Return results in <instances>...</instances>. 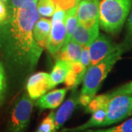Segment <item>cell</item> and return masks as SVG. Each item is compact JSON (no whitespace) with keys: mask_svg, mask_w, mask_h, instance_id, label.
Here are the masks:
<instances>
[{"mask_svg":"<svg viewBox=\"0 0 132 132\" xmlns=\"http://www.w3.org/2000/svg\"><path fill=\"white\" fill-rule=\"evenodd\" d=\"M7 10V18L0 24V54L10 77L19 81L35 69L43 52L33 35L40 14L37 2Z\"/></svg>","mask_w":132,"mask_h":132,"instance_id":"obj_1","label":"cell"},{"mask_svg":"<svg viewBox=\"0 0 132 132\" xmlns=\"http://www.w3.org/2000/svg\"><path fill=\"white\" fill-rule=\"evenodd\" d=\"M132 6V0H101L99 5V26L109 34L123 28Z\"/></svg>","mask_w":132,"mask_h":132,"instance_id":"obj_2","label":"cell"},{"mask_svg":"<svg viewBox=\"0 0 132 132\" xmlns=\"http://www.w3.org/2000/svg\"><path fill=\"white\" fill-rule=\"evenodd\" d=\"M124 49L121 46L95 65L90 66L83 79V87L80 95L93 99L95 96L103 81L106 78L114 64L121 58Z\"/></svg>","mask_w":132,"mask_h":132,"instance_id":"obj_3","label":"cell"},{"mask_svg":"<svg viewBox=\"0 0 132 132\" xmlns=\"http://www.w3.org/2000/svg\"><path fill=\"white\" fill-rule=\"evenodd\" d=\"M32 108V100L27 93H24L12 109L7 125L8 132L26 131Z\"/></svg>","mask_w":132,"mask_h":132,"instance_id":"obj_4","label":"cell"},{"mask_svg":"<svg viewBox=\"0 0 132 132\" xmlns=\"http://www.w3.org/2000/svg\"><path fill=\"white\" fill-rule=\"evenodd\" d=\"M132 114L131 95H118L112 97L106 109V119L101 127L119 123Z\"/></svg>","mask_w":132,"mask_h":132,"instance_id":"obj_5","label":"cell"},{"mask_svg":"<svg viewBox=\"0 0 132 132\" xmlns=\"http://www.w3.org/2000/svg\"><path fill=\"white\" fill-rule=\"evenodd\" d=\"M99 0H81L77 7L79 24L99 35Z\"/></svg>","mask_w":132,"mask_h":132,"instance_id":"obj_6","label":"cell"},{"mask_svg":"<svg viewBox=\"0 0 132 132\" xmlns=\"http://www.w3.org/2000/svg\"><path fill=\"white\" fill-rule=\"evenodd\" d=\"M121 46V44H116L112 39L103 33L99 35L93 40L89 46L90 56V66L95 65L109 54L118 50Z\"/></svg>","mask_w":132,"mask_h":132,"instance_id":"obj_7","label":"cell"},{"mask_svg":"<svg viewBox=\"0 0 132 132\" xmlns=\"http://www.w3.org/2000/svg\"><path fill=\"white\" fill-rule=\"evenodd\" d=\"M52 89L50 74L39 72L31 76L27 84V90L29 96L32 100H37Z\"/></svg>","mask_w":132,"mask_h":132,"instance_id":"obj_8","label":"cell"},{"mask_svg":"<svg viewBox=\"0 0 132 132\" xmlns=\"http://www.w3.org/2000/svg\"><path fill=\"white\" fill-rule=\"evenodd\" d=\"M65 21L52 22L51 32L47 43V49L52 56H57L65 40Z\"/></svg>","mask_w":132,"mask_h":132,"instance_id":"obj_9","label":"cell"},{"mask_svg":"<svg viewBox=\"0 0 132 132\" xmlns=\"http://www.w3.org/2000/svg\"><path fill=\"white\" fill-rule=\"evenodd\" d=\"M67 91L68 88H62L44 94L37 100L35 102V106L40 110L57 108L62 103Z\"/></svg>","mask_w":132,"mask_h":132,"instance_id":"obj_10","label":"cell"},{"mask_svg":"<svg viewBox=\"0 0 132 132\" xmlns=\"http://www.w3.org/2000/svg\"><path fill=\"white\" fill-rule=\"evenodd\" d=\"M52 29V21L40 18L36 21L33 29V35L38 45L43 48L47 47L48 40Z\"/></svg>","mask_w":132,"mask_h":132,"instance_id":"obj_11","label":"cell"},{"mask_svg":"<svg viewBox=\"0 0 132 132\" xmlns=\"http://www.w3.org/2000/svg\"><path fill=\"white\" fill-rule=\"evenodd\" d=\"M106 109L101 108L95 111L92 114L91 118L84 124L71 128H63L60 132H79L84 131L86 129H89L94 127H101L102 123L106 119Z\"/></svg>","mask_w":132,"mask_h":132,"instance_id":"obj_12","label":"cell"},{"mask_svg":"<svg viewBox=\"0 0 132 132\" xmlns=\"http://www.w3.org/2000/svg\"><path fill=\"white\" fill-rule=\"evenodd\" d=\"M83 46L70 40L67 44L63 45L59 52L58 59L68 62L81 61V56L83 50Z\"/></svg>","mask_w":132,"mask_h":132,"instance_id":"obj_13","label":"cell"},{"mask_svg":"<svg viewBox=\"0 0 132 132\" xmlns=\"http://www.w3.org/2000/svg\"><path fill=\"white\" fill-rule=\"evenodd\" d=\"M70 70V62L57 59L50 74L52 88L65 81L66 76Z\"/></svg>","mask_w":132,"mask_h":132,"instance_id":"obj_14","label":"cell"},{"mask_svg":"<svg viewBox=\"0 0 132 132\" xmlns=\"http://www.w3.org/2000/svg\"><path fill=\"white\" fill-rule=\"evenodd\" d=\"M98 35L92 32L90 29L86 28L83 25L78 24L72 35L71 40L85 47L87 46H90V43Z\"/></svg>","mask_w":132,"mask_h":132,"instance_id":"obj_15","label":"cell"},{"mask_svg":"<svg viewBox=\"0 0 132 132\" xmlns=\"http://www.w3.org/2000/svg\"><path fill=\"white\" fill-rule=\"evenodd\" d=\"M77 7L78 5L66 12L65 20L66 35L64 45L67 44L71 40L72 35L79 24V20L77 17Z\"/></svg>","mask_w":132,"mask_h":132,"instance_id":"obj_16","label":"cell"},{"mask_svg":"<svg viewBox=\"0 0 132 132\" xmlns=\"http://www.w3.org/2000/svg\"><path fill=\"white\" fill-rule=\"evenodd\" d=\"M110 99H111V97L109 96L108 93L95 96L94 98L90 101L88 105L85 106V112L93 114L100 109L107 108Z\"/></svg>","mask_w":132,"mask_h":132,"instance_id":"obj_17","label":"cell"},{"mask_svg":"<svg viewBox=\"0 0 132 132\" xmlns=\"http://www.w3.org/2000/svg\"><path fill=\"white\" fill-rule=\"evenodd\" d=\"M79 132H132V118L123 122L117 126L104 129H86Z\"/></svg>","mask_w":132,"mask_h":132,"instance_id":"obj_18","label":"cell"},{"mask_svg":"<svg viewBox=\"0 0 132 132\" xmlns=\"http://www.w3.org/2000/svg\"><path fill=\"white\" fill-rule=\"evenodd\" d=\"M39 14L44 17L53 16L56 10V6L52 0H39L37 4Z\"/></svg>","mask_w":132,"mask_h":132,"instance_id":"obj_19","label":"cell"},{"mask_svg":"<svg viewBox=\"0 0 132 132\" xmlns=\"http://www.w3.org/2000/svg\"><path fill=\"white\" fill-rule=\"evenodd\" d=\"M55 114L54 112H51L47 117L43 119L38 130L42 132H51L55 128Z\"/></svg>","mask_w":132,"mask_h":132,"instance_id":"obj_20","label":"cell"},{"mask_svg":"<svg viewBox=\"0 0 132 132\" xmlns=\"http://www.w3.org/2000/svg\"><path fill=\"white\" fill-rule=\"evenodd\" d=\"M124 49L128 48L132 46V10L129 13L126 24V35L123 43L121 44Z\"/></svg>","mask_w":132,"mask_h":132,"instance_id":"obj_21","label":"cell"},{"mask_svg":"<svg viewBox=\"0 0 132 132\" xmlns=\"http://www.w3.org/2000/svg\"><path fill=\"white\" fill-rule=\"evenodd\" d=\"M5 67L2 62L0 61V106L3 104L5 98V93L7 90V81Z\"/></svg>","mask_w":132,"mask_h":132,"instance_id":"obj_22","label":"cell"},{"mask_svg":"<svg viewBox=\"0 0 132 132\" xmlns=\"http://www.w3.org/2000/svg\"><path fill=\"white\" fill-rule=\"evenodd\" d=\"M56 8L63 10L65 12L70 10L79 3V0H52Z\"/></svg>","mask_w":132,"mask_h":132,"instance_id":"obj_23","label":"cell"},{"mask_svg":"<svg viewBox=\"0 0 132 132\" xmlns=\"http://www.w3.org/2000/svg\"><path fill=\"white\" fill-rule=\"evenodd\" d=\"M112 98L118 95H132V81L118 87L117 89L108 93Z\"/></svg>","mask_w":132,"mask_h":132,"instance_id":"obj_24","label":"cell"},{"mask_svg":"<svg viewBox=\"0 0 132 132\" xmlns=\"http://www.w3.org/2000/svg\"><path fill=\"white\" fill-rule=\"evenodd\" d=\"M77 78H78V75L70 68L65 79V83L68 89H73V90L76 89Z\"/></svg>","mask_w":132,"mask_h":132,"instance_id":"obj_25","label":"cell"},{"mask_svg":"<svg viewBox=\"0 0 132 132\" xmlns=\"http://www.w3.org/2000/svg\"><path fill=\"white\" fill-rule=\"evenodd\" d=\"M27 2H38V0H7L6 5L7 10H14L19 8Z\"/></svg>","mask_w":132,"mask_h":132,"instance_id":"obj_26","label":"cell"},{"mask_svg":"<svg viewBox=\"0 0 132 132\" xmlns=\"http://www.w3.org/2000/svg\"><path fill=\"white\" fill-rule=\"evenodd\" d=\"M8 10L7 7L5 2L2 0H0V24H2L7 18Z\"/></svg>","mask_w":132,"mask_h":132,"instance_id":"obj_27","label":"cell"},{"mask_svg":"<svg viewBox=\"0 0 132 132\" xmlns=\"http://www.w3.org/2000/svg\"><path fill=\"white\" fill-rule=\"evenodd\" d=\"M2 1H4L5 2H7V0H2Z\"/></svg>","mask_w":132,"mask_h":132,"instance_id":"obj_28","label":"cell"},{"mask_svg":"<svg viewBox=\"0 0 132 132\" xmlns=\"http://www.w3.org/2000/svg\"><path fill=\"white\" fill-rule=\"evenodd\" d=\"M79 1H81V0H79Z\"/></svg>","mask_w":132,"mask_h":132,"instance_id":"obj_29","label":"cell"}]
</instances>
